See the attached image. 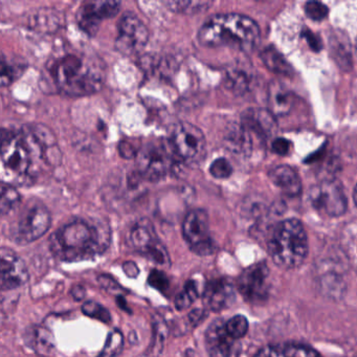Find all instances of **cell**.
Here are the masks:
<instances>
[{
  "label": "cell",
  "instance_id": "1",
  "mask_svg": "<svg viewBox=\"0 0 357 357\" xmlns=\"http://www.w3.org/2000/svg\"><path fill=\"white\" fill-rule=\"evenodd\" d=\"M108 229L84 219H76L52 235L50 248L63 262H79L100 256L109 245Z\"/></svg>",
  "mask_w": 357,
  "mask_h": 357
},
{
  "label": "cell",
  "instance_id": "2",
  "mask_svg": "<svg viewBox=\"0 0 357 357\" xmlns=\"http://www.w3.org/2000/svg\"><path fill=\"white\" fill-rule=\"evenodd\" d=\"M49 72L58 91L70 97L97 93L105 80L104 66L99 59L76 53L52 61Z\"/></svg>",
  "mask_w": 357,
  "mask_h": 357
},
{
  "label": "cell",
  "instance_id": "3",
  "mask_svg": "<svg viewBox=\"0 0 357 357\" xmlns=\"http://www.w3.org/2000/svg\"><path fill=\"white\" fill-rule=\"evenodd\" d=\"M45 150L30 131L13 132L3 129L1 135V179L7 185H20L34 179V158H41Z\"/></svg>",
  "mask_w": 357,
  "mask_h": 357
},
{
  "label": "cell",
  "instance_id": "4",
  "mask_svg": "<svg viewBox=\"0 0 357 357\" xmlns=\"http://www.w3.org/2000/svg\"><path fill=\"white\" fill-rule=\"evenodd\" d=\"M198 40L204 47H229L252 51L260 41L258 24L241 14H217L204 22L198 32Z\"/></svg>",
  "mask_w": 357,
  "mask_h": 357
},
{
  "label": "cell",
  "instance_id": "5",
  "mask_svg": "<svg viewBox=\"0 0 357 357\" xmlns=\"http://www.w3.org/2000/svg\"><path fill=\"white\" fill-rule=\"evenodd\" d=\"M268 250L278 266L284 269L301 266L308 255V239L302 222L292 218L277 225L268 241Z\"/></svg>",
  "mask_w": 357,
  "mask_h": 357
},
{
  "label": "cell",
  "instance_id": "6",
  "mask_svg": "<svg viewBox=\"0 0 357 357\" xmlns=\"http://www.w3.org/2000/svg\"><path fill=\"white\" fill-rule=\"evenodd\" d=\"M139 170L141 179L148 181H158L164 178L174 169L178 162V156L173 150L170 141L158 139L149 142L139 151Z\"/></svg>",
  "mask_w": 357,
  "mask_h": 357
},
{
  "label": "cell",
  "instance_id": "7",
  "mask_svg": "<svg viewBox=\"0 0 357 357\" xmlns=\"http://www.w3.org/2000/svg\"><path fill=\"white\" fill-rule=\"evenodd\" d=\"M51 223V213L47 206L32 200L20 214L13 231L14 239L22 245L32 243L49 231Z\"/></svg>",
  "mask_w": 357,
  "mask_h": 357
},
{
  "label": "cell",
  "instance_id": "8",
  "mask_svg": "<svg viewBox=\"0 0 357 357\" xmlns=\"http://www.w3.org/2000/svg\"><path fill=\"white\" fill-rule=\"evenodd\" d=\"M171 145L179 160L185 162H199L206 153V139L195 125L181 122L175 125L170 139Z\"/></svg>",
  "mask_w": 357,
  "mask_h": 357
},
{
  "label": "cell",
  "instance_id": "9",
  "mask_svg": "<svg viewBox=\"0 0 357 357\" xmlns=\"http://www.w3.org/2000/svg\"><path fill=\"white\" fill-rule=\"evenodd\" d=\"M129 244L156 264L162 266L170 264L168 250L158 239L153 225L148 219H141L133 225L129 234Z\"/></svg>",
  "mask_w": 357,
  "mask_h": 357
},
{
  "label": "cell",
  "instance_id": "10",
  "mask_svg": "<svg viewBox=\"0 0 357 357\" xmlns=\"http://www.w3.org/2000/svg\"><path fill=\"white\" fill-rule=\"evenodd\" d=\"M183 233L192 252L198 256H208L216 250V244L211 238L210 222L206 211L196 208L188 213L183 221Z\"/></svg>",
  "mask_w": 357,
  "mask_h": 357
},
{
  "label": "cell",
  "instance_id": "11",
  "mask_svg": "<svg viewBox=\"0 0 357 357\" xmlns=\"http://www.w3.org/2000/svg\"><path fill=\"white\" fill-rule=\"evenodd\" d=\"M310 199L315 210L330 217L342 216L348 206L344 187L336 179H327L313 188Z\"/></svg>",
  "mask_w": 357,
  "mask_h": 357
},
{
  "label": "cell",
  "instance_id": "12",
  "mask_svg": "<svg viewBox=\"0 0 357 357\" xmlns=\"http://www.w3.org/2000/svg\"><path fill=\"white\" fill-rule=\"evenodd\" d=\"M238 290L248 302L261 304L268 298L271 291L269 269L266 263L250 265L240 275L237 282Z\"/></svg>",
  "mask_w": 357,
  "mask_h": 357
},
{
  "label": "cell",
  "instance_id": "13",
  "mask_svg": "<svg viewBox=\"0 0 357 357\" xmlns=\"http://www.w3.org/2000/svg\"><path fill=\"white\" fill-rule=\"evenodd\" d=\"M116 47L125 55H132L141 51L149 40V31L143 22L132 13L122 16L118 26Z\"/></svg>",
  "mask_w": 357,
  "mask_h": 357
},
{
  "label": "cell",
  "instance_id": "14",
  "mask_svg": "<svg viewBox=\"0 0 357 357\" xmlns=\"http://www.w3.org/2000/svg\"><path fill=\"white\" fill-rule=\"evenodd\" d=\"M120 1L112 0L85 1L77 14V22L83 32L89 36H95L102 22L114 18L120 11Z\"/></svg>",
  "mask_w": 357,
  "mask_h": 357
},
{
  "label": "cell",
  "instance_id": "15",
  "mask_svg": "<svg viewBox=\"0 0 357 357\" xmlns=\"http://www.w3.org/2000/svg\"><path fill=\"white\" fill-rule=\"evenodd\" d=\"M206 348L210 357H239L240 340L234 338L225 328L223 319H216L206 332Z\"/></svg>",
  "mask_w": 357,
  "mask_h": 357
},
{
  "label": "cell",
  "instance_id": "16",
  "mask_svg": "<svg viewBox=\"0 0 357 357\" xmlns=\"http://www.w3.org/2000/svg\"><path fill=\"white\" fill-rule=\"evenodd\" d=\"M0 287L3 290H12L20 287L28 282L29 273L26 264L20 256L8 248L0 252Z\"/></svg>",
  "mask_w": 357,
  "mask_h": 357
},
{
  "label": "cell",
  "instance_id": "17",
  "mask_svg": "<svg viewBox=\"0 0 357 357\" xmlns=\"http://www.w3.org/2000/svg\"><path fill=\"white\" fill-rule=\"evenodd\" d=\"M242 128L259 141L265 142L271 139L277 131L275 116L269 110L261 108H250L241 116Z\"/></svg>",
  "mask_w": 357,
  "mask_h": 357
},
{
  "label": "cell",
  "instance_id": "18",
  "mask_svg": "<svg viewBox=\"0 0 357 357\" xmlns=\"http://www.w3.org/2000/svg\"><path fill=\"white\" fill-rule=\"evenodd\" d=\"M235 298V288L231 282L227 279H217L208 282L202 294L204 306L212 311H221L229 308Z\"/></svg>",
  "mask_w": 357,
  "mask_h": 357
},
{
  "label": "cell",
  "instance_id": "19",
  "mask_svg": "<svg viewBox=\"0 0 357 357\" xmlns=\"http://www.w3.org/2000/svg\"><path fill=\"white\" fill-rule=\"evenodd\" d=\"M269 178L289 197H296L302 191V181L291 167L286 165L275 167L269 172Z\"/></svg>",
  "mask_w": 357,
  "mask_h": 357
},
{
  "label": "cell",
  "instance_id": "20",
  "mask_svg": "<svg viewBox=\"0 0 357 357\" xmlns=\"http://www.w3.org/2000/svg\"><path fill=\"white\" fill-rule=\"evenodd\" d=\"M254 357H321L309 346L301 344H278L261 349Z\"/></svg>",
  "mask_w": 357,
  "mask_h": 357
},
{
  "label": "cell",
  "instance_id": "21",
  "mask_svg": "<svg viewBox=\"0 0 357 357\" xmlns=\"http://www.w3.org/2000/svg\"><path fill=\"white\" fill-rule=\"evenodd\" d=\"M269 112L273 116H285L291 109L294 96L279 83H271L268 91Z\"/></svg>",
  "mask_w": 357,
  "mask_h": 357
},
{
  "label": "cell",
  "instance_id": "22",
  "mask_svg": "<svg viewBox=\"0 0 357 357\" xmlns=\"http://www.w3.org/2000/svg\"><path fill=\"white\" fill-rule=\"evenodd\" d=\"M165 5L176 13L185 14V15H195L206 11L212 6L211 1H167Z\"/></svg>",
  "mask_w": 357,
  "mask_h": 357
},
{
  "label": "cell",
  "instance_id": "23",
  "mask_svg": "<svg viewBox=\"0 0 357 357\" xmlns=\"http://www.w3.org/2000/svg\"><path fill=\"white\" fill-rule=\"evenodd\" d=\"M263 62L265 66L278 74L288 75L290 72V66L284 59L283 56L273 47H267L262 54Z\"/></svg>",
  "mask_w": 357,
  "mask_h": 357
},
{
  "label": "cell",
  "instance_id": "24",
  "mask_svg": "<svg viewBox=\"0 0 357 357\" xmlns=\"http://www.w3.org/2000/svg\"><path fill=\"white\" fill-rule=\"evenodd\" d=\"M22 202L20 193L13 185L1 183V199H0V212L3 216L10 214L15 210Z\"/></svg>",
  "mask_w": 357,
  "mask_h": 357
},
{
  "label": "cell",
  "instance_id": "25",
  "mask_svg": "<svg viewBox=\"0 0 357 357\" xmlns=\"http://www.w3.org/2000/svg\"><path fill=\"white\" fill-rule=\"evenodd\" d=\"M198 296H199V292H198V287L195 282L189 281L185 284L183 291L175 298V307L177 310L189 308L195 302Z\"/></svg>",
  "mask_w": 357,
  "mask_h": 357
},
{
  "label": "cell",
  "instance_id": "26",
  "mask_svg": "<svg viewBox=\"0 0 357 357\" xmlns=\"http://www.w3.org/2000/svg\"><path fill=\"white\" fill-rule=\"evenodd\" d=\"M24 66L12 63L3 55L1 57V85H11L24 72Z\"/></svg>",
  "mask_w": 357,
  "mask_h": 357
},
{
  "label": "cell",
  "instance_id": "27",
  "mask_svg": "<svg viewBox=\"0 0 357 357\" xmlns=\"http://www.w3.org/2000/svg\"><path fill=\"white\" fill-rule=\"evenodd\" d=\"M225 328L234 338L240 340L248 333V321L243 315H235L225 321Z\"/></svg>",
  "mask_w": 357,
  "mask_h": 357
},
{
  "label": "cell",
  "instance_id": "28",
  "mask_svg": "<svg viewBox=\"0 0 357 357\" xmlns=\"http://www.w3.org/2000/svg\"><path fill=\"white\" fill-rule=\"evenodd\" d=\"M82 311L87 317H93V319L103 321V323L108 324L112 321V315H110L109 311L99 303L89 301L83 305Z\"/></svg>",
  "mask_w": 357,
  "mask_h": 357
},
{
  "label": "cell",
  "instance_id": "29",
  "mask_svg": "<svg viewBox=\"0 0 357 357\" xmlns=\"http://www.w3.org/2000/svg\"><path fill=\"white\" fill-rule=\"evenodd\" d=\"M124 344V337L123 334L121 333L120 330H114V332L108 336L107 342H106L105 347H104L103 352H102V357H114L120 354Z\"/></svg>",
  "mask_w": 357,
  "mask_h": 357
},
{
  "label": "cell",
  "instance_id": "30",
  "mask_svg": "<svg viewBox=\"0 0 357 357\" xmlns=\"http://www.w3.org/2000/svg\"><path fill=\"white\" fill-rule=\"evenodd\" d=\"M248 80L246 78V75L240 70H231L227 74V86L234 91H245L248 87Z\"/></svg>",
  "mask_w": 357,
  "mask_h": 357
},
{
  "label": "cell",
  "instance_id": "31",
  "mask_svg": "<svg viewBox=\"0 0 357 357\" xmlns=\"http://www.w3.org/2000/svg\"><path fill=\"white\" fill-rule=\"evenodd\" d=\"M210 173L213 177L218 179L229 178L233 173V168L227 158H217L210 167Z\"/></svg>",
  "mask_w": 357,
  "mask_h": 357
},
{
  "label": "cell",
  "instance_id": "32",
  "mask_svg": "<svg viewBox=\"0 0 357 357\" xmlns=\"http://www.w3.org/2000/svg\"><path fill=\"white\" fill-rule=\"evenodd\" d=\"M328 12H329L328 8L319 1H309L305 6V13L314 22H321V20H325Z\"/></svg>",
  "mask_w": 357,
  "mask_h": 357
},
{
  "label": "cell",
  "instance_id": "33",
  "mask_svg": "<svg viewBox=\"0 0 357 357\" xmlns=\"http://www.w3.org/2000/svg\"><path fill=\"white\" fill-rule=\"evenodd\" d=\"M148 282H149L152 287L162 292H164L165 290H168L169 287H170V282H169L166 273L158 271V269H153L151 271L149 278H148Z\"/></svg>",
  "mask_w": 357,
  "mask_h": 357
},
{
  "label": "cell",
  "instance_id": "34",
  "mask_svg": "<svg viewBox=\"0 0 357 357\" xmlns=\"http://www.w3.org/2000/svg\"><path fill=\"white\" fill-rule=\"evenodd\" d=\"M139 151H141L139 146H137L133 142L128 141V139L121 142L120 145H119V152H120L121 156L126 158V160L137 158V156H139Z\"/></svg>",
  "mask_w": 357,
  "mask_h": 357
},
{
  "label": "cell",
  "instance_id": "35",
  "mask_svg": "<svg viewBox=\"0 0 357 357\" xmlns=\"http://www.w3.org/2000/svg\"><path fill=\"white\" fill-rule=\"evenodd\" d=\"M290 143L285 139H275L273 142V150L279 155H286L289 153Z\"/></svg>",
  "mask_w": 357,
  "mask_h": 357
},
{
  "label": "cell",
  "instance_id": "36",
  "mask_svg": "<svg viewBox=\"0 0 357 357\" xmlns=\"http://www.w3.org/2000/svg\"><path fill=\"white\" fill-rule=\"evenodd\" d=\"M206 317V311L204 309H195L190 312L189 321L192 325H197Z\"/></svg>",
  "mask_w": 357,
  "mask_h": 357
},
{
  "label": "cell",
  "instance_id": "37",
  "mask_svg": "<svg viewBox=\"0 0 357 357\" xmlns=\"http://www.w3.org/2000/svg\"><path fill=\"white\" fill-rule=\"evenodd\" d=\"M305 37H306L307 41H308L309 45H310L311 49L317 52H319V50L321 49V43H319V39H317V36L313 35L312 33L307 31V32L305 33Z\"/></svg>",
  "mask_w": 357,
  "mask_h": 357
},
{
  "label": "cell",
  "instance_id": "38",
  "mask_svg": "<svg viewBox=\"0 0 357 357\" xmlns=\"http://www.w3.org/2000/svg\"><path fill=\"white\" fill-rule=\"evenodd\" d=\"M123 268H124L125 273L129 277L135 278L139 275V268H137V264L133 262H126L123 265Z\"/></svg>",
  "mask_w": 357,
  "mask_h": 357
},
{
  "label": "cell",
  "instance_id": "39",
  "mask_svg": "<svg viewBox=\"0 0 357 357\" xmlns=\"http://www.w3.org/2000/svg\"><path fill=\"white\" fill-rule=\"evenodd\" d=\"M85 294H86V290L82 286H76L72 289V296L77 301L83 300L85 298Z\"/></svg>",
  "mask_w": 357,
  "mask_h": 357
},
{
  "label": "cell",
  "instance_id": "40",
  "mask_svg": "<svg viewBox=\"0 0 357 357\" xmlns=\"http://www.w3.org/2000/svg\"><path fill=\"white\" fill-rule=\"evenodd\" d=\"M119 304L121 305V307H122L124 310H128V308H127V303L126 301H123V298H121V296H119L118 300Z\"/></svg>",
  "mask_w": 357,
  "mask_h": 357
},
{
  "label": "cell",
  "instance_id": "41",
  "mask_svg": "<svg viewBox=\"0 0 357 357\" xmlns=\"http://www.w3.org/2000/svg\"><path fill=\"white\" fill-rule=\"evenodd\" d=\"M353 198H354L355 204L357 206V185L354 189V194H353Z\"/></svg>",
  "mask_w": 357,
  "mask_h": 357
},
{
  "label": "cell",
  "instance_id": "42",
  "mask_svg": "<svg viewBox=\"0 0 357 357\" xmlns=\"http://www.w3.org/2000/svg\"><path fill=\"white\" fill-rule=\"evenodd\" d=\"M355 55H356V59H357V38H356V43H355Z\"/></svg>",
  "mask_w": 357,
  "mask_h": 357
},
{
  "label": "cell",
  "instance_id": "43",
  "mask_svg": "<svg viewBox=\"0 0 357 357\" xmlns=\"http://www.w3.org/2000/svg\"><path fill=\"white\" fill-rule=\"evenodd\" d=\"M357 357V356H356Z\"/></svg>",
  "mask_w": 357,
  "mask_h": 357
}]
</instances>
